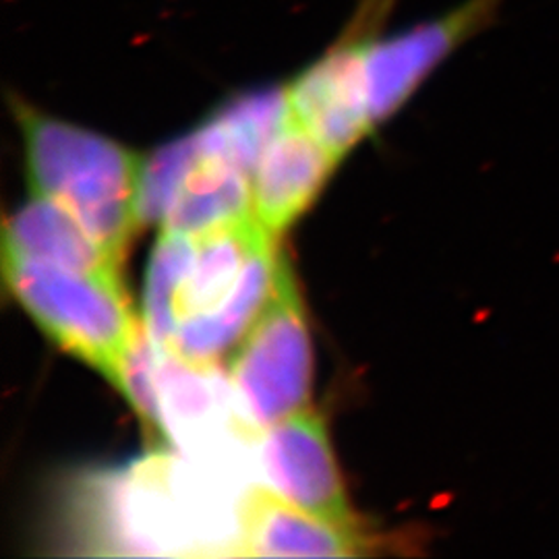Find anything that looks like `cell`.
<instances>
[{
	"label": "cell",
	"mask_w": 559,
	"mask_h": 559,
	"mask_svg": "<svg viewBox=\"0 0 559 559\" xmlns=\"http://www.w3.org/2000/svg\"><path fill=\"white\" fill-rule=\"evenodd\" d=\"M34 193L71 212L102 249L120 263L140 228L143 160L100 133L41 112L11 96Z\"/></svg>",
	"instance_id": "cell-1"
},
{
	"label": "cell",
	"mask_w": 559,
	"mask_h": 559,
	"mask_svg": "<svg viewBox=\"0 0 559 559\" xmlns=\"http://www.w3.org/2000/svg\"><path fill=\"white\" fill-rule=\"evenodd\" d=\"M201 145L195 131L156 150L143 162L138 216L140 226L162 222L179 191L180 182L200 158Z\"/></svg>",
	"instance_id": "cell-13"
},
{
	"label": "cell",
	"mask_w": 559,
	"mask_h": 559,
	"mask_svg": "<svg viewBox=\"0 0 559 559\" xmlns=\"http://www.w3.org/2000/svg\"><path fill=\"white\" fill-rule=\"evenodd\" d=\"M311 340L293 274L280 255L272 295L230 360V385L242 417L263 431L307 411Z\"/></svg>",
	"instance_id": "cell-4"
},
{
	"label": "cell",
	"mask_w": 559,
	"mask_h": 559,
	"mask_svg": "<svg viewBox=\"0 0 559 559\" xmlns=\"http://www.w3.org/2000/svg\"><path fill=\"white\" fill-rule=\"evenodd\" d=\"M305 127L288 115L253 175V214L270 235H280L316 200L338 164Z\"/></svg>",
	"instance_id": "cell-9"
},
{
	"label": "cell",
	"mask_w": 559,
	"mask_h": 559,
	"mask_svg": "<svg viewBox=\"0 0 559 559\" xmlns=\"http://www.w3.org/2000/svg\"><path fill=\"white\" fill-rule=\"evenodd\" d=\"M251 214L253 179L235 162L210 154L201 145L200 158L180 182L179 191L162 221V230L200 235L203 230Z\"/></svg>",
	"instance_id": "cell-11"
},
{
	"label": "cell",
	"mask_w": 559,
	"mask_h": 559,
	"mask_svg": "<svg viewBox=\"0 0 559 559\" xmlns=\"http://www.w3.org/2000/svg\"><path fill=\"white\" fill-rule=\"evenodd\" d=\"M11 295L62 350L87 362L122 392L127 362L143 323L119 278H104L2 249Z\"/></svg>",
	"instance_id": "cell-3"
},
{
	"label": "cell",
	"mask_w": 559,
	"mask_h": 559,
	"mask_svg": "<svg viewBox=\"0 0 559 559\" xmlns=\"http://www.w3.org/2000/svg\"><path fill=\"white\" fill-rule=\"evenodd\" d=\"M7 251L69 270L119 278V265L71 212L57 201L34 195L4 226Z\"/></svg>",
	"instance_id": "cell-10"
},
{
	"label": "cell",
	"mask_w": 559,
	"mask_h": 559,
	"mask_svg": "<svg viewBox=\"0 0 559 559\" xmlns=\"http://www.w3.org/2000/svg\"><path fill=\"white\" fill-rule=\"evenodd\" d=\"M260 464L282 498L323 520L360 528L346 503L323 420L300 411L260 433Z\"/></svg>",
	"instance_id": "cell-7"
},
{
	"label": "cell",
	"mask_w": 559,
	"mask_h": 559,
	"mask_svg": "<svg viewBox=\"0 0 559 559\" xmlns=\"http://www.w3.org/2000/svg\"><path fill=\"white\" fill-rule=\"evenodd\" d=\"M195 235L162 230L145 280V330L156 350H166L175 334L173 300L193 260Z\"/></svg>",
	"instance_id": "cell-12"
},
{
	"label": "cell",
	"mask_w": 559,
	"mask_h": 559,
	"mask_svg": "<svg viewBox=\"0 0 559 559\" xmlns=\"http://www.w3.org/2000/svg\"><path fill=\"white\" fill-rule=\"evenodd\" d=\"M156 392L160 404L162 433L185 452L221 462L226 468L230 443L260 438L249 420L233 408V385L222 380L214 365H195L175 353L156 350Z\"/></svg>",
	"instance_id": "cell-6"
},
{
	"label": "cell",
	"mask_w": 559,
	"mask_h": 559,
	"mask_svg": "<svg viewBox=\"0 0 559 559\" xmlns=\"http://www.w3.org/2000/svg\"><path fill=\"white\" fill-rule=\"evenodd\" d=\"M506 0H462L433 20L367 44L365 78L369 112L376 124L396 115L420 85L464 44L500 20Z\"/></svg>",
	"instance_id": "cell-5"
},
{
	"label": "cell",
	"mask_w": 559,
	"mask_h": 559,
	"mask_svg": "<svg viewBox=\"0 0 559 559\" xmlns=\"http://www.w3.org/2000/svg\"><path fill=\"white\" fill-rule=\"evenodd\" d=\"M237 551L242 558H353L367 551L360 528L320 519L255 485L239 500Z\"/></svg>",
	"instance_id": "cell-8"
},
{
	"label": "cell",
	"mask_w": 559,
	"mask_h": 559,
	"mask_svg": "<svg viewBox=\"0 0 559 559\" xmlns=\"http://www.w3.org/2000/svg\"><path fill=\"white\" fill-rule=\"evenodd\" d=\"M280 255L255 214L195 235V251L173 300L168 353L214 365L242 336L272 295Z\"/></svg>",
	"instance_id": "cell-2"
}]
</instances>
